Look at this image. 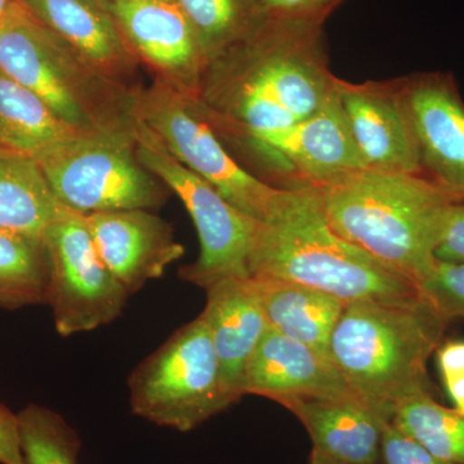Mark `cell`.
Returning a JSON list of instances; mask_svg holds the SVG:
<instances>
[{
    "instance_id": "29",
    "label": "cell",
    "mask_w": 464,
    "mask_h": 464,
    "mask_svg": "<svg viewBox=\"0 0 464 464\" xmlns=\"http://www.w3.org/2000/svg\"><path fill=\"white\" fill-rule=\"evenodd\" d=\"M342 2L343 0H257L265 17L322 25Z\"/></svg>"
},
{
    "instance_id": "17",
    "label": "cell",
    "mask_w": 464,
    "mask_h": 464,
    "mask_svg": "<svg viewBox=\"0 0 464 464\" xmlns=\"http://www.w3.org/2000/svg\"><path fill=\"white\" fill-rule=\"evenodd\" d=\"M26 8L82 60L125 88L134 58L106 0H21Z\"/></svg>"
},
{
    "instance_id": "2",
    "label": "cell",
    "mask_w": 464,
    "mask_h": 464,
    "mask_svg": "<svg viewBox=\"0 0 464 464\" xmlns=\"http://www.w3.org/2000/svg\"><path fill=\"white\" fill-rule=\"evenodd\" d=\"M249 277L304 284L344 304H406L420 288L329 225L315 188H282L265 221L258 222L249 256Z\"/></svg>"
},
{
    "instance_id": "35",
    "label": "cell",
    "mask_w": 464,
    "mask_h": 464,
    "mask_svg": "<svg viewBox=\"0 0 464 464\" xmlns=\"http://www.w3.org/2000/svg\"><path fill=\"white\" fill-rule=\"evenodd\" d=\"M0 146H2V148L11 149L9 148L7 137H5V132H3L2 128H0Z\"/></svg>"
},
{
    "instance_id": "4",
    "label": "cell",
    "mask_w": 464,
    "mask_h": 464,
    "mask_svg": "<svg viewBox=\"0 0 464 464\" xmlns=\"http://www.w3.org/2000/svg\"><path fill=\"white\" fill-rule=\"evenodd\" d=\"M449 323L422 295L406 304L351 302L333 331L328 356L351 391L392 422L402 402L431 392L427 364Z\"/></svg>"
},
{
    "instance_id": "14",
    "label": "cell",
    "mask_w": 464,
    "mask_h": 464,
    "mask_svg": "<svg viewBox=\"0 0 464 464\" xmlns=\"http://www.w3.org/2000/svg\"><path fill=\"white\" fill-rule=\"evenodd\" d=\"M282 161L293 173V185L324 188L365 170L337 90L322 109L297 124L250 140Z\"/></svg>"
},
{
    "instance_id": "34",
    "label": "cell",
    "mask_w": 464,
    "mask_h": 464,
    "mask_svg": "<svg viewBox=\"0 0 464 464\" xmlns=\"http://www.w3.org/2000/svg\"><path fill=\"white\" fill-rule=\"evenodd\" d=\"M16 0H0V20L7 14L9 7H11Z\"/></svg>"
},
{
    "instance_id": "12",
    "label": "cell",
    "mask_w": 464,
    "mask_h": 464,
    "mask_svg": "<svg viewBox=\"0 0 464 464\" xmlns=\"http://www.w3.org/2000/svg\"><path fill=\"white\" fill-rule=\"evenodd\" d=\"M400 83L424 176L464 201V102L456 81L435 72Z\"/></svg>"
},
{
    "instance_id": "22",
    "label": "cell",
    "mask_w": 464,
    "mask_h": 464,
    "mask_svg": "<svg viewBox=\"0 0 464 464\" xmlns=\"http://www.w3.org/2000/svg\"><path fill=\"white\" fill-rule=\"evenodd\" d=\"M0 128L9 148L33 158L78 133L29 88L0 72Z\"/></svg>"
},
{
    "instance_id": "5",
    "label": "cell",
    "mask_w": 464,
    "mask_h": 464,
    "mask_svg": "<svg viewBox=\"0 0 464 464\" xmlns=\"http://www.w3.org/2000/svg\"><path fill=\"white\" fill-rule=\"evenodd\" d=\"M0 72L38 94L79 132L134 140L132 90L94 72L21 0L0 20Z\"/></svg>"
},
{
    "instance_id": "24",
    "label": "cell",
    "mask_w": 464,
    "mask_h": 464,
    "mask_svg": "<svg viewBox=\"0 0 464 464\" xmlns=\"http://www.w3.org/2000/svg\"><path fill=\"white\" fill-rule=\"evenodd\" d=\"M47 292L48 266L43 243L0 230V306L45 304Z\"/></svg>"
},
{
    "instance_id": "21",
    "label": "cell",
    "mask_w": 464,
    "mask_h": 464,
    "mask_svg": "<svg viewBox=\"0 0 464 464\" xmlns=\"http://www.w3.org/2000/svg\"><path fill=\"white\" fill-rule=\"evenodd\" d=\"M65 209L35 158L0 146V230L42 243Z\"/></svg>"
},
{
    "instance_id": "19",
    "label": "cell",
    "mask_w": 464,
    "mask_h": 464,
    "mask_svg": "<svg viewBox=\"0 0 464 464\" xmlns=\"http://www.w3.org/2000/svg\"><path fill=\"white\" fill-rule=\"evenodd\" d=\"M286 409L304 424L317 453L344 462L381 463L382 438L391 422L355 393L299 400Z\"/></svg>"
},
{
    "instance_id": "8",
    "label": "cell",
    "mask_w": 464,
    "mask_h": 464,
    "mask_svg": "<svg viewBox=\"0 0 464 464\" xmlns=\"http://www.w3.org/2000/svg\"><path fill=\"white\" fill-rule=\"evenodd\" d=\"M36 161L57 200L81 215L158 209L170 191L139 160L130 137L78 133Z\"/></svg>"
},
{
    "instance_id": "20",
    "label": "cell",
    "mask_w": 464,
    "mask_h": 464,
    "mask_svg": "<svg viewBox=\"0 0 464 464\" xmlns=\"http://www.w3.org/2000/svg\"><path fill=\"white\" fill-rule=\"evenodd\" d=\"M273 331L328 356L329 342L346 304L304 284L250 277Z\"/></svg>"
},
{
    "instance_id": "10",
    "label": "cell",
    "mask_w": 464,
    "mask_h": 464,
    "mask_svg": "<svg viewBox=\"0 0 464 464\" xmlns=\"http://www.w3.org/2000/svg\"><path fill=\"white\" fill-rule=\"evenodd\" d=\"M42 243L58 334L94 331L121 315L130 295L101 258L84 215L66 208Z\"/></svg>"
},
{
    "instance_id": "9",
    "label": "cell",
    "mask_w": 464,
    "mask_h": 464,
    "mask_svg": "<svg viewBox=\"0 0 464 464\" xmlns=\"http://www.w3.org/2000/svg\"><path fill=\"white\" fill-rule=\"evenodd\" d=\"M134 150L143 166L179 198L197 228L200 255L181 268V279L206 290L228 277H249L250 250L259 221L231 206L213 186L179 163L139 119Z\"/></svg>"
},
{
    "instance_id": "6",
    "label": "cell",
    "mask_w": 464,
    "mask_h": 464,
    "mask_svg": "<svg viewBox=\"0 0 464 464\" xmlns=\"http://www.w3.org/2000/svg\"><path fill=\"white\" fill-rule=\"evenodd\" d=\"M133 414L188 432L230 408L212 338L200 315L137 366L128 380Z\"/></svg>"
},
{
    "instance_id": "28",
    "label": "cell",
    "mask_w": 464,
    "mask_h": 464,
    "mask_svg": "<svg viewBox=\"0 0 464 464\" xmlns=\"http://www.w3.org/2000/svg\"><path fill=\"white\" fill-rule=\"evenodd\" d=\"M381 464H454L433 456L423 445L400 431L392 423L384 427Z\"/></svg>"
},
{
    "instance_id": "7",
    "label": "cell",
    "mask_w": 464,
    "mask_h": 464,
    "mask_svg": "<svg viewBox=\"0 0 464 464\" xmlns=\"http://www.w3.org/2000/svg\"><path fill=\"white\" fill-rule=\"evenodd\" d=\"M132 111L179 163L244 215L265 221L282 188L253 176L228 154L199 101L155 76L149 87L132 90Z\"/></svg>"
},
{
    "instance_id": "30",
    "label": "cell",
    "mask_w": 464,
    "mask_h": 464,
    "mask_svg": "<svg viewBox=\"0 0 464 464\" xmlns=\"http://www.w3.org/2000/svg\"><path fill=\"white\" fill-rule=\"evenodd\" d=\"M435 353L449 399L456 411L464 413V340L442 341Z\"/></svg>"
},
{
    "instance_id": "26",
    "label": "cell",
    "mask_w": 464,
    "mask_h": 464,
    "mask_svg": "<svg viewBox=\"0 0 464 464\" xmlns=\"http://www.w3.org/2000/svg\"><path fill=\"white\" fill-rule=\"evenodd\" d=\"M17 418L26 464H76L81 439L60 414L33 404Z\"/></svg>"
},
{
    "instance_id": "11",
    "label": "cell",
    "mask_w": 464,
    "mask_h": 464,
    "mask_svg": "<svg viewBox=\"0 0 464 464\" xmlns=\"http://www.w3.org/2000/svg\"><path fill=\"white\" fill-rule=\"evenodd\" d=\"M121 35L174 90L199 100L208 60L188 18L172 0H106Z\"/></svg>"
},
{
    "instance_id": "32",
    "label": "cell",
    "mask_w": 464,
    "mask_h": 464,
    "mask_svg": "<svg viewBox=\"0 0 464 464\" xmlns=\"http://www.w3.org/2000/svg\"><path fill=\"white\" fill-rule=\"evenodd\" d=\"M0 464H26L17 415L0 404Z\"/></svg>"
},
{
    "instance_id": "33",
    "label": "cell",
    "mask_w": 464,
    "mask_h": 464,
    "mask_svg": "<svg viewBox=\"0 0 464 464\" xmlns=\"http://www.w3.org/2000/svg\"><path fill=\"white\" fill-rule=\"evenodd\" d=\"M308 464H381V463H353L344 462V460L333 459V458L323 456L317 451H311L310 463Z\"/></svg>"
},
{
    "instance_id": "25",
    "label": "cell",
    "mask_w": 464,
    "mask_h": 464,
    "mask_svg": "<svg viewBox=\"0 0 464 464\" xmlns=\"http://www.w3.org/2000/svg\"><path fill=\"white\" fill-rule=\"evenodd\" d=\"M197 34L208 65L253 30L244 0H172Z\"/></svg>"
},
{
    "instance_id": "16",
    "label": "cell",
    "mask_w": 464,
    "mask_h": 464,
    "mask_svg": "<svg viewBox=\"0 0 464 464\" xmlns=\"http://www.w3.org/2000/svg\"><path fill=\"white\" fill-rule=\"evenodd\" d=\"M243 395L264 396L284 408L299 400L353 393L329 356L268 328L250 357Z\"/></svg>"
},
{
    "instance_id": "27",
    "label": "cell",
    "mask_w": 464,
    "mask_h": 464,
    "mask_svg": "<svg viewBox=\"0 0 464 464\" xmlns=\"http://www.w3.org/2000/svg\"><path fill=\"white\" fill-rule=\"evenodd\" d=\"M418 288L448 322L464 319V264L436 262L431 275Z\"/></svg>"
},
{
    "instance_id": "18",
    "label": "cell",
    "mask_w": 464,
    "mask_h": 464,
    "mask_svg": "<svg viewBox=\"0 0 464 464\" xmlns=\"http://www.w3.org/2000/svg\"><path fill=\"white\" fill-rule=\"evenodd\" d=\"M206 292L200 316L209 329L226 390L239 401L246 365L268 329L267 320L250 277H228Z\"/></svg>"
},
{
    "instance_id": "13",
    "label": "cell",
    "mask_w": 464,
    "mask_h": 464,
    "mask_svg": "<svg viewBox=\"0 0 464 464\" xmlns=\"http://www.w3.org/2000/svg\"><path fill=\"white\" fill-rule=\"evenodd\" d=\"M337 94L365 169L423 174L400 81L353 84L338 79Z\"/></svg>"
},
{
    "instance_id": "3",
    "label": "cell",
    "mask_w": 464,
    "mask_h": 464,
    "mask_svg": "<svg viewBox=\"0 0 464 464\" xmlns=\"http://www.w3.org/2000/svg\"><path fill=\"white\" fill-rule=\"evenodd\" d=\"M314 188L342 239L417 286L431 275L449 208L457 200L429 177L365 169Z\"/></svg>"
},
{
    "instance_id": "23",
    "label": "cell",
    "mask_w": 464,
    "mask_h": 464,
    "mask_svg": "<svg viewBox=\"0 0 464 464\" xmlns=\"http://www.w3.org/2000/svg\"><path fill=\"white\" fill-rule=\"evenodd\" d=\"M391 423L433 456L464 464V413L439 404L431 392L418 393L402 402Z\"/></svg>"
},
{
    "instance_id": "15",
    "label": "cell",
    "mask_w": 464,
    "mask_h": 464,
    "mask_svg": "<svg viewBox=\"0 0 464 464\" xmlns=\"http://www.w3.org/2000/svg\"><path fill=\"white\" fill-rule=\"evenodd\" d=\"M94 246L112 275L130 295L185 255L172 226L146 209L84 215Z\"/></svg>"
},
{
    "instance_id": "1",
    "label": "cell",
    "mask_w": 464,
    "mask_h": 464,
    "mask_svg": "<svg viewBox=\"0 0 464 464\" xmlns=\"http://www.w3.org/2000/svg\"><path fill=\"white\" fill-rule=\"evenodd\" d=\"M322 26L265 17L209 63L198 100L209 123L253 140L322 109L338 81L329 70Z\"/></svg>"
},
{
    "instance_id": "31",
    "label": "cell",
    "mask_w": 464,
    "mask_h": 464,
    "mask_svg": "<svg viewBox=\"0 0 464 464\" xmlns=\"http://www.w3.org/2000/svg\"><path fill=\"white\" fill-rule=\"evenodd\" d=\"M435 257L449 264H464V201L449 208Z\"/></svg>"
}]
</instances>
